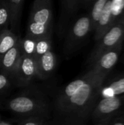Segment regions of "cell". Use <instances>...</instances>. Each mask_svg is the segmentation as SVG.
I'll return each instance as SVG.
<instances>
[{
  "label": "cell",
  "instance_id": "6",
  "mask_svg": "<svg viewBox=\"0 0 124 125\" xmlns=\"http://www.w3.org/2000/svg\"><path fill=\"white\" fill-rule=\"evenodd\" d=\"M14 75L22 85L29 83L37 77V63L34 56L22 55Z\"/></svg>",
  "mask_w": 124,
  "mask_h": 125
},
{
  "label": "cell",
  "instance_id": "27",
  "mask_svg": "<svg viewBox=\"0 0 124 125\" xmlns=\"http://www.w3.org/2000/svg\"></svg>",
  "mask_w": 124,
  "mask_h": 125
},
{
  "label": "cell",
  "instance_id": "5",
  "mask_svg": "<svg viewBox=\"0 0 124 125\" xmlns=\"http://www.w3.org/2000/svg\"><path fill=\"white\" fill-rule=\"evenodd\" d=\"M52 20V2L50 0L34 1L31 7L29 23L51 28Z\"/></svg>",
  "mask_w": 124,
  "mask_h": 125
},
{
  "label": "cell",
  "instance_id": "24",
  "mask_svg": "<svg viewBox=\"0 0 124 125\" xmlns=\"http://www.w3.org/2000/svg\"><path fill=\"white\" fill-rule=\"evenodd\" d=\"M108 125H124V116H121L117 118H115L112 121H110Z\"/></svg>",
  "mask_w": 124,
  "mask_h": 125
},
{
  "label": "cell",
  "instance_id": "11",
  "mask_svg": "<svg viewBox=\"0 0 124 125\" xmlns=\"http://www.w3.org/2000/svg\"><path fill=\"white\" fill-rule=\"evenodd\" d=\"M37 77L42 79L48 78L54 71L56 66V57L51 51L43 54L37 59Z\"/></svg>",
  "mask_w": 124,
  "mask_h": 125
},
{
  "label": "cell",
  "instance_id": "25",
  "mask_svg": "<svg viewBox=\"0 0 124 125\" xmlns=\"http://www.w3.org/2000/svg\"><path fill=\"white\" fill-rule=\"evenodd\" d=\"M0 125H10V123H7V122H3V121H0Z\"/></svg>",
  "mask_w": 124,
  "mask_h": 125
},
{
  "label": "cell",
  "instance_id": "18",
  "mask_svg": "<svg viewBox=\"0 0 124 125\" xmlns=\"http://www.w3.org/2000/svg\"><path fill=\"white\" fill-rule=\"evenodd\" d=\"M111 17L113 26L124 21V0H112Z\"/></svg>",
  "mask_w": 124,
  "mask_h": 125
},
{
  "label": "cell",
  "instance_id": "22",
  "mask_svg": "<svg viewBox=\"0 0 124 125\" xmlns=\"http://www.w3.org/2000/svg\"><path fill=\"white\" fill-rule=\"evenodd\" d=\"M9 78L8 76L3 73L0 72V92L5 89L9 86Z\"/></svg>",
  "mask_w": 124,
  "mask_h": 125
},
{
  "label": "cell",
  "instance_id": "14",
  "mask_svg": "<svg viewBox=\"0 0 124 125\" xmlns=\"http://www.w3.org/2000/svg\"><path fill=\"white\" fill-rule=\"evenodd\" d=\"M90 75H91V70H89V71L87 72L85 75L72 81L69 84H67L59 94L58 97L57 99V104L65 101L71 96H72L81 86H83L86 83V82L89 78Z\"/></svg>",
  "mask_w": 124,
  "mask_h": 125
},
{
  "label": "cell",
  "instance_id": "1",
  "mask_svg": "<svg viewBox=\"0 0 124 125\" xmlns=\"http://www.w3.org/2000/svg\"><path fill=\"white\" fill-rule=\"evenodd\" d=\"M90 70L91 75L86 83L69 98L58 104L62 113L79 119H85L91 114L107 75L99 73L94 68Z\"/></svg>",
  "mask_w": 124,
  "mask_h": 125
},
{
  "label": "cell",
  "instance_id": "26",
  "mask_svg": "<svg viewBox=\"0 0 124 125\" xmlns=\"http://www.w3.org/2000/svg\"><path fill=\"white\" fill-rule=\"evenodd\" d=\"M122 62L124 63V55H123V57H122Z\"/></svg>",
  "mask_w": 124,
  "mask_h": 125
},
{
  "label": "cell",
  "instance_id": "19",
  "mask_svg": "<svg viewBox=\"0 0 124 125\" xmlns=\"http://www.w3.org/2000/svg\"><path fill=\"white\" fill-rule=\"evenodd\" d=\"M51 48H52V42H51L50 36L38 39L36 40L34 57L37 60L39 57H40L43 54L51 51Z\"/></svg>",
  "mask_w": 124,
  "mask_h": 125
},
{
  "label": "cell",
  "instance_id": "23",
  "mask_svg": "<svg viewBox=\"0 0 124 125\" xmlns=\"http://www.w3.org/2000/svg\"><path fill=\"white\" fill-rule=\"evenodd\" d=\"M18 125H43V124H42L38 120L34 119H29L21 122Z\"/></svg>",
  "mask_w": 124,
  "mask_h": 125
},
{
  "label": "cell",
  "instance_id": "9",
  "mask_svg": "<svg viewBox=\"0 0 124 125\" xmlns=\"http://www.w3.org/2000/svg\"><path fill=\"white\" fill-rule=\"evenodd\" d=\"M20 40L16 45L0 58V72L7 76L14 75L22 56Z\"/></svg>",
  "mask_w": 124,
  "mask_h": 125
},
{
  "label": "cell",
  "instance_id": "21",
  "mask_svg": "<svg viewBox=\"0 0 124 125\" xmlns=\"http://www.w3.org/2000/svg\"><path fill=\"white\" fill-rule=\"evenodd\" d=\"M36 40L31 37L26 36L23 40H20V45L22 54L29 56H34Z\"/></svg>",
  "mask_w": 124,
  "mask_h": 125
},
{
  "label": "cell",
  "instance_id": "13",
  "mask_svg": "<svg viewBox=\"0 0 124 125\" xmlns=\"http://www.w3.org/2000/svg\"><path fill=\"white\" fill-rule=\"evenodd\" d=\"M124 94V74L115 77L109 83L102 85L100 92L99 97L107 98L115 96H118Z\"/></svg>",
  "mask_w": 124,
  "mask_h": 125
},
{
  "label": "cell",
  "instance_id": "2",
  "mask_svg": "<svg viewBox=\"0 0 124 125\" xmlns=\"http://www.w3.org/2000/svg\"><path fill=\"white\" fill-rule=\"evenodd\" d=\"M91 116L95 125H107L115 118L124 116V94L100 99Z\"/></svg>",
  "mask_w": 124,
  "mask_h": 125
},
{
  "label": "cell",
  "instance_id": "10",
  "mask_svg": "<svg viewBox=\"0 0 124 125\" xmlns=\"http://www.w3.org/2000/svg\"><path fill=\"white\" fill-rule=\"evenodd\" d=\"M83 3L84 1L81 0H64L61 1V12L58 28V31L60 34H62L67 30L70 18L75 12H77Z\"/></svg>",
  "mask_w": 124,
  "mask_h": 125
},
{
  "label": "cell",
  "instance_id": "17",
  "mask_svg": "<svg viewBox=\"0 0 124 125\" xmlns=\"http://www.w3.org/2000/svg\"><path fill=\"white\" fill-rule=\"evenodd\" d=\"M108 0H97L94 1L91 7L90 12L88 13L91 23V29L92 32H94L98 23L99 21V19L102 15L104 8L107 4Z\"/></svg>",
  "mask_w": 124,
  "mask_h": 125
},
{
  "label": "cell",
  "instance_id": "12",
  "mask_svg": "<svg viewBox=\"0 0 124 125\" xmlns=\"http://www.w3.org/2000/svg\"><path fill=\"white\" fill-rule=\"evenodd\" d=\"M111 1L112 0L107 1L94 31V40L96 42H98L113 26L111 17Z\"/></svg>",
  "mask_w": 124,
  "mask_h": 125
},
{
  "label": "cell",
  "instance_id": "3",
  "mask_svg": "<svg viewBox=\"0 0 124 125\" xmlns=\"http://www.w3.org/2000/svg\"><path fill=\"white\" fill-rule=\"evenodd\" d=\"M92 32L88 14L80 16L68 29L64 45V53L71 54L77 51Z\"/></svg>",
  "mask_w": 124,
  "mask_h": 125
},
{
  "label": "cell",
  "instance_id": "16",
  "mask_svg": "<svg viewBox=\"0 0 124 125\" xmlns=\"http://www.w3.org/2000/svg\"><path fill=\"white\" fill-rule=\"evenodd\" d=\"M10 16V25L12 29H16L19 24L22 10L24 4L23 0H6Z\"/></svg>",
  "mask_w": 124,
  "mask_h": 125
},
{
  "label": "cell",
  "instance_id": "20",
  "mask_svg": "<svg viewBox=\"0 0 124 125\" xmlns=\"http://www.w3.org/2000/svg\"><path fill=\"white\" fill-rule=\"evenodd\" d=\"M10 24V11L6 0L0 1V32L8 29Z\"/></svg>",
  "mask_w": 124,
  "mask_h": 125
},
{
  "label": "cell",
  "instance_id": "8",
  "mask_svg": "<svg viewBox=\"0 0 124 125\" xmlns=\"http://www.w3.org/2000/svg\"><path fill=\"white\" fill-rule=\"evenodd\" d=\"M7 106L14 113L28 115L37 113L42 108V105L39 100L34 98L21 95L11 99L8 102Z\"/></svg>",
  "mask_w": 124,
  "mask_h": 125
},
{
  "label": "cell",
  "instance_id": "4",
  "mask_svg": "<svg viewBox=\"0 0 124 125\" xmlns=\"http://www.w3.org/2000/svg\"><path fill=\"white\" fill-rule=\"evenodd\" d=\"M124 42V21L115 24L98 42L91 52L88 62L91 67L106 51Z\"/></svg>",
  "mask_w": 124,
  "mask_h": 125
},
{
  "label": "cell",
  "instance_id": "7",
  "mask_svg": "<svg viewBox=\"0 0 124 125\" xmlns=\"http://www.w3.org/2000/svg\"><path fill=\"white\" fill-rule=\"evenodd\" d=\"M123 45L124 42L119 43L115 48L105 52L91 68H94L99 73L108 75L119 59Z\"/></svg>",
  "mask_w": 124,
  "mask_h": 125
},
{
  "label": "cell",
  "instance_id": "15",
  "mask_svg": "<svg viewBox=\"0 0 124 125\" xmlns=\"http://www.w3.org/2000/svg\"><path fill=\"white\" fill-rule=\"evenodd\" d=\"M18 37L12 31L7 29L0 32V58L13 48L18 42Z\"/></svg>",
  "mask_w": 124,
  "mask_h": 125
}]
</instances>
